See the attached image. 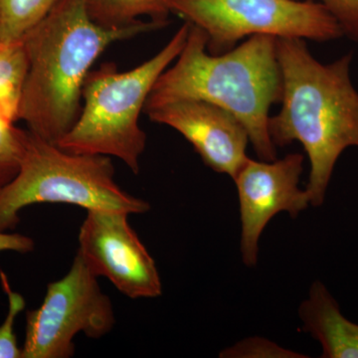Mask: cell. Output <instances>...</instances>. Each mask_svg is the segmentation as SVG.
Wrapping results in <instances>:
<instances>
[{
  "mask_svg": "<svg viewBox=\"0 0 358 358\" xmlns=\"http://www.w3.org/2000/svg\"><path fill=\"white\" fill-rule=\"evenodd\" d=\"M28 71L27 53L23 40L0 42V106L14 122Z\"/></svg>",
  "mask_w": 358,
  "mask_h": 358,
  "instance_id": "13",
  "label": "cell"
},
{
  "mask_svg": "<svg viewBox=\"0 0 358 358\" xmlns=\"http://www.w3.org/2000/svg\"><path fill=\"white\" fill-rule=\"evenodd\" d=\"M303 329L317 339L324 358H358V324L346 319L322 282H313L300 307Z\"/></svg>",
  "mask_w": 358,
  "mask_h": 358,
  "instance_id": "11",
  "label": "cell"
},
{
  "mask_svg": "<svg viewBox=\"0 0 358 358\" xmlns=\"http://www.w3.org/2000/svg\"><path fill=\"white\" fill-rule=\"evenodd\" d=\"M150 121L178 131L212 171L234 178L249 159L248 131L228 110L196 100H181L145 110Z\"/></svg>",
  "mask_w": 358,
  "mask_h": 358,
  "instance_id": "10",
  "label": "cell"
},
{
  "mask_svg": "<svg viewBox=\"0 0 358 358\" xmlns=\"http://www.w3.org/2000/svg\"><path fill=\"white\" fill-rule=\"evenodd\" d=\"M303 159L298 152L272 162L249 157L233 178L242 223L240 250L247 267L257 265L259 239L275 215L288 212L294 218L308 208V193L299 187Z\"/></svg>",
  "mask_w": 358,
  "mask_h": 358,
  "instance_id": "9",
  "label": "cell"
},
{
  "mask_svg": "<svg viewBox=\"0 0 358 358\" xmlns=\"http://www.w3.org/2000/svg\"><path fill=\"white\" fill-rule=\"evenodd\" d=\"M57 0H0V42L20 41Z\"/></svg>",
  "mask_w": 358,
  "mask_h": 358,
  "instance_id": "14",
  "label": "cell"
},
{
  "mask_svg": "<svg viewBox=\"0 0 358 358\" xmlns=\"http://www.w3.org/2000/svg\"><path fill=\"white\" fill-rule=\"evenodd\" d=\"M35 243L32 238L22 234H9L0 232V252H17V253H29L34 250Z\"/></svg>",
  "mask_w": 358,
  "mask_h": 358,
  "instance_id": "19",
  "label": "cell"
},
{
  "mask_svg": "<svg viewBox=\"0 0 358 358\" xmlns=\"http://www.w3.org/2000/svg\"><path fill=\"white\" fill-rule=\"evenodd\" d=\"M87 9L96 24L108 28L136 24L141 17L164 21L171 13V0H86Z\"/></svg>",
  "mask_w": 358,
  "mask_h": 358,
  "instance_id": "12",
  "label": "cell"
},
{
  "mask_svg": "<svg viewBox=\"0 0 358 358\" xmlns=\"http://www.w3.org/2000/svg\"><path fill=\"white\" fill-rule=\"evenodd\" d=\"M171 10L206 33L212 55L253 35L317 42L343 36L333 14L313 0H171Z\"/></svg>",
  "mask_w": 358,
  "mask_h": 358,
  "instance_id": "6",
  "label": "cell"
},
{
  "mask_svg": "<svg viewBox=\"0 0 358 358\" xmlns=\"http://www.w3.org/2000/svg\"><path fill=\"white\" fill-rule=\"evenodd\" d=\"M189 24L182 50L157 79L143 112L181 100L210 103L244 124L259 159H277L268 134L271 107L282 96L277 37L253 35L225 53L212 55L206 33Z\"/></svg>",
  "mask_w": 358,
  "mask_h": 358,
  "instance_id": "3",
  "label": "cell"
},
{
  "mask_svg": "<svg viewBox=\"0 0 358 358\" xmlns=\"http://www.w3.org/2000/svg\"><path fill=\"white\" fill-rule=\"evenodd\" d=\"M166 24L141 20L124 27H103L92 20L86 0H57L22 39L28 71L17 121L57 145L79 117L85 81L96 59L115 42Z\"/></svg>",
  "mask_w": 358,
  "mask_h": 358,
  "instance_id": "1",
  "label": "cell"
},
{
  "mask_svg": "<svg viewBox=\"0 0 358 358\" xmlns=\"http://www.w3.org/2000/svg\"><path fill=\"white\" fill-rule=\"evenodd\" d=\"M115 324L112 301L77 253L69 272L47 286L41 306L27 313L22 358L72 357L78 334L101 338Z\"/></svg>",
  "mask_w": 358,
  "mask_h": 358,
  "instance_id": "7",
  "label": "cell"
},
{
  "mask_svg": "<svg viewBox=\"0 0 358 358\" xmlns=\"http://www.w3.org/2000/svg\"><path fill=\"white\" fill-rule=\"evenodd\" d=\"M220 357H305L275 345L273 341L260 338H250L240 341L232 348H226Z\"/></svg>",
  "mask_w": 358,
  "mask_h": 358,
  "instance_id": "17",
  "label": "cell"
},
{
  "mask_svg": "<svg viewBox=\"0 0 358 358\" xmlns=\"http://www.w3.org/2000/svg\"><path fill=\"white\" fill-rule=\"evenodd\" d=\"M189 27L185 21L159 53L134 69L121 72L105 63L90 71L79 117L57 145L72 154L117 157L138 173L147 143L140 115L157 79L182 50Z\"/></svg>",
  "mask_w": 358,
  "mask_h": 358,
  "instance_id": "4",
  "label": "cell"
},
{
  "mask_svg": "<svg viewBox=\"0 0 358 358\" xmlns=\"http://www.w3.org/2000/svg\"><path fill=\"white\" fill-rule=\"evenodd\" d=\"M15 122L0 106V190L15 178L24 150L25 129Z\"/></svg>",
  "mask_w": 358,
  "mask_h": 358,
  "instance_id": "15",
  "label": "cell"
},
{
  "mask_svg": "<svg viewBox=\"0 0 358 358\" xmlns=\"http://www.w3.org/2000/svg\"><path fill=\"white\" fill-rule=\"evenodd\" d=\"M128 213L91 209L79 231V253L94 274L129 299H154L162 284L154 258L129 223Z\"/></svg>",
  "mask_w": 358,
  "mask_h": 358,
  "instance_id": "8",
  "label": "cell"
},
{
  "mask_svg": "<svg viewBox=\"0 0 358 358\" xmlns=\"http://www.w3.org/2000/svg\"><path fill=\"white\" fill-rule=\"evenodd\" d=\"M0 280L8 299V310L6 319L0 324V358H22V348L18 345L14 327L18 315L25 308V299L11 289L8 277L3 271H0Z\"/></svg>",
  "mask_w": 358,
  "mask_h": 358,
  "instance_id": "16",
  "label": "cell"
},
{
  "mask_svg": "<svg viewBox=\"0 0 358 358\" xmlns=\"http://www.w3.org/2000/svg\"><path fill=\"white\" fill-rule=\"evenodd\" d=\"M277 55L282 76V109L270 117L268 134L275 147L294 141L310 159L306 192L313 206L326 199L338 157L358 148V93L350 80L352 55L322 64L305 39L279 37Z\"/></svg>",
  "mask_w": 358,
  "mask_h": 358,
  "instance_id": "2",
  "label": "cell"
},
{
  "mask_svg": "<svg viewBox=\"0 0 358 358\" xmlns=\"http://www.w3.org/2000/svg\"><path fill=\"white\" fill-rule=\"evenodd\" d=\"M40 203L72 204L129 215L150 209L148 201L117 185L110 157L72 154L25 129L20 171L0 190V232L14 229L20 211Z\"/></svg>",
  "mask_w": 358,
  "mask_h": 358,
  "instance_id": "5",
  "label": "cell"
},
{
  "mask_svg": "<svg viewBox=\"0 0 358 358\" xmlns=\"http://www.w3.org/2000/svg\"><path fill=\"white\" fill-rule=\"evenodd\" d=\"M343 29V35L358 42V0H320Z\"/></svg>",
  "mask_w": 358,
  "mask_h": 358,
  "instance_id": "18",
  "label": "cell"
}]
</instances>
